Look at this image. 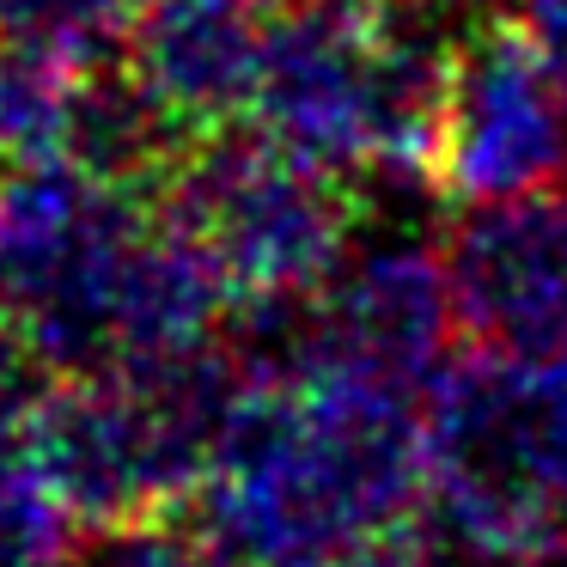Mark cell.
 <instances>
[{
    "instance_id": "2",
    "label": "cell",
    "mask_w": 567,
    "mask_h": 567,
    "mask_svg": "<svg viewBox=\"0 0 567 567\" xmlns=\"http://www.w3.org/2000/svg\"><path fill=\"white\" fill-rule=\"evenodd\" d=\"M567 177V92L518 19H470L452 55L427 189L452 202L530 196Z\"/></svg>"
},
{
    "instance_id": "6",
    "label": "cell",
    "mask_w": 567,
    "mask_h": 567,
    "mask_svg": "<svg viewBox=\"0 0 567 567\" xmlns=\"http://www.w3.org/2000/svg\"><path fill=\"white\" fill-rule=\"evenodd\" d=\"M184 141H196V128L165 111L128 62L80 68L74 99H68V128H62L68 165L104 177V184H141L159 165H172L177 153H189Z\"/></svg>"
},
{
    "instance_id": "7",
    "label": "cell",
    "mask_w": 567,
    "mask_h": 567,
    "mask_svg": "<svg viewBox=\"0 0 567 567\" xmlns=\"http://www.w3.org/2000/svg\"><path fill=\"white\" fill-rule=\"evenodd\" d=\"M141 0H0V38L38 43L68 62H111Z\"/></svg>"
},
{
    "instance_id": "1",
    "label": "cell",
    "mask_w": 567,
    "mask_h": 567,
    "mask_svg": "<svg viewBox=\"0 0 567 567\" xmlns=\"http://www.w3.org/2000/svg\"><path fill=\"white\" fill-rule=\"evenodd\" d=\"M172 226H184L226 281L299 293L342 257L348 202L330 172L269 141L257 123L196 135L172 177Z\"/></svg>"
},
{
    "instance_id": "5",
    "label": "cell",
    "mask_w": 567,
    "mask_h": 567,
    "mask_svg": "<svg viewBox=\"0 0 567 567\" xmlns=\"http://www.w3.org/2000/svg\"><path fill=\"white\" fill-rule=\"evenodd\" d=\"M269 0H141L123 62L196 135L250 116L262 74Z\"/></svg>"
},
{
    "instance_id": "9",
    "label": "cell",
    "mask_w": 567,
    "mask_h": 567,
    "mask_svg": "<svg viewBox=\"0 0 567 567\" xmlns=\"http://www.w3.org/2000/svg\"><path fill=\"white\" fill-rule=\"evenodd\" d=\"M379 13H391V19H421V25H445L452 31L457 19H476L488 0H372Z\"/></svg>"
},
{
    "instance_id": "3",
    "label": "cell",
    "mask_w": 567,
    "mask_h": 567,
    "mask_svg": "<svg viewBox=\"0 0 567 567\" xmlns=\"http://www.w3.org/2000/svg\"><path fill=\"white\" fill-rule=\"evenodd\" d=\"M440 257L476 354L543 360L567 342V189L470 202Z\"/></svg>"
},
{
    "instance_id": "8",
    "label": "cell",
    "mask_w": 567,
    "mask_h": 567,
    "mask_svg": "<svg viewBox=\"0 0 567 567\" xmlns=\"http://www.w3.org/2000/svg\"><path fill=\"white\" fill-rule=\"evenodd\" d=\"M518 25L530 31L537 55L549 62V74L567 92V0H518Z\"/></svg>"
},
{
    "instance_id": "4",
    "label": "cell",
    "mask_w": 567,
    "mask_h": 567,
    "mask_svg": "<svg viewBox=\"0 0 567 567\" xmlns=\"http://www.w3.org/2000/svg\"><path fill=\"white\" fill-rule=\"evenodd\" d=\"M457 336L445 257L421 245H379L318 306V372H360L403 391H433L445 342Z\"/></svg>"
}]
</instances>
